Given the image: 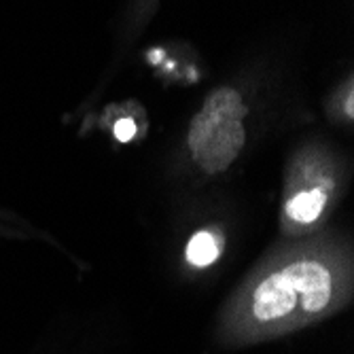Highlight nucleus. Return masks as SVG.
<instances>
[{"label":"nucleus","mask_w":354,"mask_h":354,"mask_svg":"<svg viewBox=\"0 0 354 354\" xmlns=\"http://www.w3.org/2000/svg\"><path fill=\"white\" fill-rule=\"evenodd\" d=\"M346 263L325 248H304L257 278L234 310V329L250 339L304 327L342 306Z\"/></svg>","instance_id":"f257e3e1"},{"label":"nucleus","mask_w":354,"mask_h":354,"mask_svg":"<svg viewBox=\"0 0 354 354\" xmlns=\"http://www.w3.org/2000/svg\"><path fill=\"white\" fill-rule=\"evenodd\" d=\"M246 106L238 89L218 87L204 100L202 111L191 119L187 149L204 174H223L240 157L246 130Z\"/></svg>","instance_id":"f03ea898"},{"label":"nucleus","mask_w":354,"mask_h":354,"mask_svg":"<svg viewBox=\"0 0 354 354\" xmlns=\"http://www.w3.org/2000/svg\"><path fill=\"white\" fill-rule=\"evenodd\" d=\"M284 196V221L295 232L316 225L337 196V172L331 159L320 151L306 149L288 166Z\"/></svg>","instance_id":"7ed1b4c3"},{"label":"nucleus","mask_w":354,"mask_h":354,"mask_svg":"<svg viewBox=\"0 0 354 354\" xmlns=\"http://www.w3.org/2000/svg\"><path fill=\"white\" fill-rule=\"evenodd\" d=\"M221 254V240L212 232H198L187 244V259L189 263L206 268L214 263Z\"/></svg>","instance_id":"20e7f679"},{"label":"nucleus","mask_w":354,"mask_h":354,"mask_svg":"<svg viewBox=\"0 0 354 354\" xmlns=\"http://www.w3.org/2000/svg\"><path fill=\"white\" fill-rule=\"evenodd\" d=\"M115 136L121 142H130L136 136V123L132 119H121L115 123Z\"/></svg>","instance_id":"39448f33"}]
</instances>
